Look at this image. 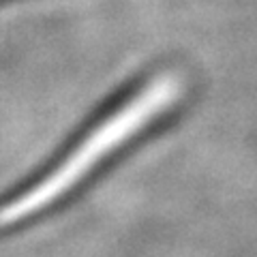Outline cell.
Returning <instances> with one entry per match:
<instances>
[{
  "label": "cell",
  "instance_id": "cell-1",
  "mask_svg": "<svg viewBox=\"0 0 257 257\" xmlns=\"http://www.w3.org/2000/svg\"><path fill=\"white\" fill-rule=\"evenodd\" d=\"M180 84L172 75H163L148 84L128 105L99 124L84 142L71 150V155L56 159L54 165L45 167L37 176L30 174L11 191L0 195V236L15 234L24 227L35 225V219L50 212V204L69 193V187L84 178L88 170L101 161L109 150L122 144L128 135L148 122L152 116L163 111L178 96Z\"/></svg>",
  "mask_w": 257,
  "mask_h": 257
}]
</instances>
